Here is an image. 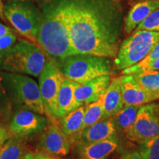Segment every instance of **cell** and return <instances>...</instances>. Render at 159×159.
<instances>
[{"instance_id": "26", "label": "cell", "mask_w": 159, "mask_h": 159, "mask_svg": "<svg viewBox=\"0 0 159 159\" xmlns=\"http://www.w3.org/2000/svg\"><path fill=\"white\" fill-rule=\"evenodd\" d=\"M122 75H134V76H140V75L148 74V73L154 72L159 71V58L155 60L148 65L142 67H136L134 66L122 70Z\"/></svg>"}, {"instance_id": "4", "label": "cell", "mask_w": 159, "mask_h": 159, "mask_svg": "<svg viewBox=\"0 0 159 159\" xmlns=\"http://www.w3.org/2000/svg\"><path fill=\"white\" fill-rule=\"evenodd\" d=\"M52 62L63 76L79 84L113 73L111 58L107 57L76 54Z\"/></svg>"}, {"instance_id": "32", "label": "cell", "mask_w": 159, "mask_h": 159, "mask_svg": "<svg viewBox=\"0 0 159 159\" xmlns=\"http://www.w3.org/2000/svg\"><path fill=\"white\" fill-rule=\"evenodd\" d=\"M118 159H142L139 151H131L123 154Z\"/></svg>"}, {"instance_id": "31", "label": "cell", "mask_w": 159, "mask_h": 159, "mask_svg": "<svg viewBox=\"0 0 159 159\" xmlns=\"http://www.w3.org/2000/svg\"><path fill=\"white\" fill-rule=\"evenodd\" d=\"M8 130L6 129L5 125L0 122V145H3L5 142L10 138Z\"/></svg>"}, {"instance_id": "13", "label": "cell", "mask_w": 159, "mask_h": 159, "mask_svg": "<svg viewBox=\"0 0 159 159\" xmlns=\"http://www.w3.org/2000/svg\"><path fill=\"white\" fill-rule=\"evenodd\" d=\"M116 134V125L112 117L99 120L71 137V143L88 144L113 138Z\"/></svg>"}, {"instance_id": "8", "label": "cell", "mask_w": 159, "mask_h": 159, "mask_svg": "<svg viewBox=\"0 0 159 159\" xmlns=\"http://www.w3.org/2000/svg\"><path fill=\"white\" fill-rule=\"evenodd\" d=\"M158 135L159 102L142 105L134 125L125 133L126 138L141 145Z\"/></svg>"}, {"instance_id": "6", "label": "cell", "mask_w": 159, "mask_h": 159, "mask_svg": "<svg viewBox=\"0 0 159 159\" xmlns=\"http://www.w3.org/2000/svg\"><path fill=\"white\" fill-rule=\"evenodd\" d=\"M159 40V32L136 30L120 45L114 65L119 70L129 68L142 61Z\"/></svg>"}, {"instance_id": "18", "label": "cell", "mask_w": 159, "mask_h": 159, "mask_svg": "<svg viewBox=\"0 0 159 159\" xmlns=\"http://www.w3.org/2000/svg\"><path fill=\"white\" fill-rule=\"evenodd\" d=\"M124 106L121 91L120 77H116L111 81L103 95V119L110 118L114 116Z\"/></svg>"}, {"instance_id": "22", "label": "cell", "mask_w": 159, "mask_h": 159, "mask_svg": "<svg viewBox=\"0 0 159 159\" xmlns=\"http://www.w3.org/2000/svg\"><path fill=\"white\" fill-rule=\"evenodd\" d=\"M104 107H103V96L96 102L85 105V110L82 130L99 122L103 119Z\"/></svg>"}, {"instance_id": "5", "label": "cell", "mask_w": 159, "mask_h": 159, "mask_svg": "<svg viewBox=\"0 0 159 159\" xmlns=\"http://www.w3.org/2000/svg\"><path fill=\"white\" fill-rule=\"evenodd\" d=\"M2 81L13 108H25L46 115L39 84L29 75L0 71Z\"/></svg>"}, {"instance_id": "11", "label": "cell", "mask_w": 159, "mask_h": 159, "mask_svg": "<svg viewBox=\"0 0 159 159\" xmlns=\"http://www.w3.org/2000/svg\"><path fill=\"white\" fill-rule=\"evenodd\" d=\"M71 144V138L62 130L57 119H48L45 129L41 133L38 150L49 156L62 158L69 154Z\"/></svg>"}, {"instance_id": "34", "label": "cell", "mask_w": 159, "mask_h": 159, "mask_svg": "<svg viewBox=\"0 0 159 159\" xmlns=\"http://www.w3.org/2000/svg\"><path fill=\"white\" fill-rule=\"evenodd\" d=\"M3 5L2 2V0H0V16L2 18H3V14H4V12H3Z\"/></svg>"}, {"instance_id": "2", "label": "cell", "mask_w": 159, "mask_h": 159, "mask_svg": "<svg viewBox=\"0 0 159 159\" xmlns=\"http://www.w3.org/2000/svg\"><path fill=\"white\" fill-rule=\"evenodd\" d=\"M69 3L70 0H48L40 13L37 43L52 61L75 55L69 33Z\"/></svg>"}, {"instance_id": "1", "label": "cell", "mask_w": 159, "mask_h": 159, "mask_svg": "<svg viewBox=\"0 0 159 159\" xmlns=\"http://www.w3.org/2000/svg\"><path fill=\"white\" fill-rule=\"evenodd\" d=\"M69 33L75 55L116 57V35L89 0H70Z\"/></svg>"}, {"instance_id": "14", "label": "cell", "mask_w": 159, "mask_h": 159, "mask_svg": "<svg viewBox=\"0 0 159 159\" xmlns=\"http://www.w3.org/2000/svg\"><path fill=\"white\" fill-rule=\"evenodd\" d=\"M111 81V75H105L80 84L75 92L77 106L96 102L104 95Z\"/></svg>"}, {"instance_id": "15", "label": "cell", "mask_w": 159, "mask_h": 159, "mask_svg": "<svg viewBox=\"0 0 159 159\" xmlns=\"http://www.w3.org/2000/svg\"><path fill=\"white\" fill-rule=\"evenodd\" d=\"M80 159H108L117 150L119 142L113 138L99 142L78 144Z\"/></svg>"}, {"instance_id": "21", "label": "cell", "mask_w": 159, "mask_h": 159, "mask_svg": "<svg viewBox=\"0 0 159 159\" xmlns=\"http://www.w3.org/2000/svg\"><path fill=\"white\" fill-rule=\"evenodd\" d=\"M142 105L124 106L119 112L113 116L114 124L124 131L125 134L130 129L136 121L139 110Z\"/></svg>"}, {"instance_id": "16", "label": "cell", "mask_w": 159, "mask_h": 159, "mask_svg": "<svg viewBox=\"0 0 159 159\" xmlns=\"http://www.w3.org/2000/svg\"><path fill=\"white\" fill-rule=\"evenodd\" d=\"M79 85V83L62 75L57 98L58 119L78 108L75 101V92Z\"/></svg>"}, {"instance_id": "30", "label": "cell", "mask_w": 159, "mask_h": 159, "mask_svg": "<svg viewBox=\"0 0 159 159\" xmlns=\"http://www.w3.org/2000/svg\"><path fill=\"white\" fill-rule=\"evenodd\" d=\"M21 159H62L61 158L49 156L39 150L27 151Z\"/></svg>"}, {"instance_id": "9", "label": "cell", "mask_w": 159, "mask_h": 159, "mask_svg": "<svg viewBox=\"0 0 159 159\" xmlns=\"http://www.w3.org/2000/svg\"><path fill=\"white\" fill-rule=\"evenodd\" d=\"M62 74L55 63L47 61L42 72L39 76V86L47 119H59L57 98Z\"/></svg>"}, {"instance_id": "33", "label": "cell", "mask_w": 159, "mask_h": 159, "mask_svg": "<svg viewBox=\"0 0 159 159\" xmlns=\"http://www.w3.org/2000/svg\"><path fill=\"white\" fill-rule=\"evenodd\" d=\"M10 32H11L10 28L5 25H2V24H0V37H2L3 35L7 34Z\"/></svg>"}, {"instance_id": "3", "label": "cell", "mask_w": 159, "mask_h": 159, "mask_svg": "<svg viewBox=\"0 0 159 159\" xmlns=\"http://www.w3.org/2000/svg\"><path fill=\"white\" fill-rule=\"evenodd\" d=\"M48 60L36 43L20 40L11 48L0 51V71L36 77L42 72Z\"/></svg>"}, {"instance_id": "12", "label": "cell", "mask_w": 159, "mask_h": 159, "mask_svg": "<svg viewBox=\"0 0 159 159\" xmlns=\"http://www.w3.org/2000/svg\"><path fill=\"white\" fill-rule=\"evenodd\" d=\"M120 84L125 106L143 105L159 99L158 96L143 87L134 75H122Z\"/></svg>"}, {"instance_id": "20", "label": "cell", "mask_w": 159, "mask_h": 159, "mask_svg": "<svg viewBox=\"0 0 159 159\" xmlns=\"http://www.w3.org/2000/svg\"><path fill=\"white\" fill-rule=\"evenodd\" d=\"M29 150L27 139L10 136L2 148L0 159H21Z\"/></svg>"}, {"instance_id": "25", "label": "cell", "mask_w": 159, "mask_h": 159, "mask_svg": "<svg viewBox=\"0 0 159 159\" xmlns=\"http://www.w3.org/2000/svg\"><path fill=\"white\" fill-rule=\"evenodd\" d=\"M139 151L142 159H159V135L141 144Z\"/></svg>"}, {"instance_id": "24", "label": "cell", "mask_w": 159, "mask_h": 159, "mask_svg": "<svg viewBox=\"0 0 159 159\" xmlns=\"http://www.w3.org/2000/svg\"><path fill=\"white\" fill-rule=\"evenodd\" d=\"M135 77L143 87L159 97V71Z\"/></svg>"}, {"instance_id": "19", "label": "cell", "mask_w": 159, "mask_h": 159, "mask_svg": "<svg viewBox=\"0 0 159 159\" xmlns=\"http://www.w3.org/2000/svg\"><path fill=\"white\" fill-rule=\"evenodd\" d=\"M85 110V105H80L61 118V128L70 138L82 130Z\"/></svg>"}, {"instance_id": "27", "label": "cell", "mask_w": 159, "mask_h": 159, "mask_svg": "<svg viewBox=\"0 0 159 159\" xmlns=\"http://www.w3.org/2000/svg\"><path fill=\"white\" fill-rule=\"evenodd\" d=\"M136 30L159 32V8L152 12L144 21L137 26Z\"/></svg>"}, {"instance_id": "28", "label": "cell", "mask_w": 159, "mask_h": 159, "mask_svg": "<svg viewBox=\"0 0 159 159\" xmlns=\"http://www.w3.org/2000/svg\"><path fill=\"white\" fill-rule=\"evenodd\" d=\"M158 58H159V40L158 42L156 43V44L154 46L152 50L149 52V54L142 61H141L140 62L134 66L136 67L144 66L148 65V63H151L152 61H153Z\"/></svg>"}, {"instance_id": "35", "label": "cell", "mask_w": 159, "mask_h": 159, "mask_svg": "<svg viewBox=\"0 0 159 159\" xmlns=\"http://www.w3.org/2000/svg\"><path fill=\"white\" fill-rule=\"evenodd\" d=\"M3 145H0V155H1V150H2V148Z\"/></svg>"}, {"instance_id": "10", "label": "cell", "mask_w": 159, "mask_h": 159, "mask_svg": "<svg viewBox=\"0 0 159 159\" xmlns=\"http://www.w3.org/2000/svg\"><path fill=\"white\" fill-rule=\"evenodd\" d=\"M47 116L25 108L16 109L8 123L11 136L27 139L40 134L47 126Z\"/></svg>"}, {"instance_id": "7", "label": "cell", "mask_w": 159, "mask_h": 159, "mask_svg": "<svg viewBox=\"0 0 159 159\" xmlns=\"http://www.w3.org/2000/svg\"><path fill=\"white\" fill-rule=\"evenodd\" d=\"M4 15L14 28L28 41L37 43L40 12L25 0H11L3 7Z\"/></svg>"}, {"instance_id": "23", "label": "cell", "mask_w": 159, "mask_h": 159, "mask_svg": "<svg viewBox=\"0 0 159 159\" xmlns=\"http://www.w3.org/2000/svg\"><path fill=\"white\" fill-rule=\"evenodd\" d=\"M12 114L13 106L4 88L0 73V122L3 125L8 123L11 120Z\"/></svg>"}, {"instance_id": "17", "label": "cell", "mask_w": 159, "mask_h": 159, "mask_svg": "<svg viewBox=\"0 0 159 159\" xmlns=\"http://www.w3.org/2000/svg\"><path fill=\"white\" fill-rule=\"evenodd\" d=\"M158 8H159V0H144L136 4L125 19V32L129 34L134 31L139 24Z\"/></svg>"}, {"instance_id": "29", "label": "cell", "mask_w": 159, "mask_h": 159, "mask_svg": "<svg viewBox=\"0 0 159 159\" xmlns=\"http://www.w3.org/2000/svg\"><path fill=\"white\" fill-rule=\"evenodd\" d=\"M16 42V37L12 33V32L7 33L2 37H0V51L11 48Z\"/></svg>"}]
</instances>
